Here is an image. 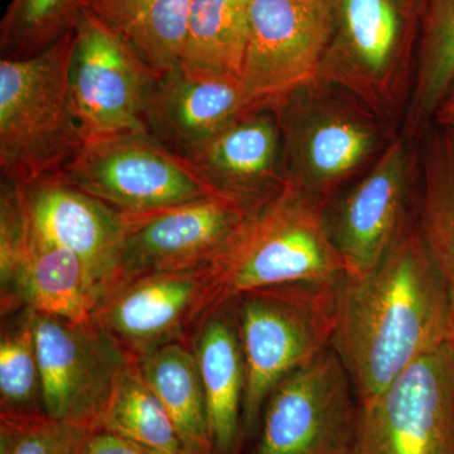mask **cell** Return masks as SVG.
<instances>
[{
    "mask_svg": "<svg viewBox=\"0 0 454 454\" xmlns=\"http://www.w3.org/2000/svg\"><path fill=\"white\" fill-rule=\"evenodd\" d=\"M92 430L46 414H2L0 454H80Z\"/></svg>",
    "mask_w": 454,
    "mask_h": 454,
    "instance_id": "f1b7e54d",
    "label": "cell"
},
{
    "mask_svg": "<svg viewBox=\"0 0 454 454\" xmlns=\"http://www.w3.org/2000/svg\"><path fill=\"white\" fill-rule=\"evenodd\" d=\"M448 340L443 284L415 214L378 267L340 280L333 348L365 404Z\"/></svg>",
    "mask_w": 454,
    "mask_h": 454,
    "instance_id": "6da1fadb",
    "label": "cell"
},
{
    "mask_svg": "<svg viewBox=\"0 0 454 454\" xmlns=\"http://www.w3.org/2000/svg\"><path fill=\"white\" fill-rule=\"evenodd\" d=\"M334 27V0H250L240 80L254 109L278 110L316 82Z\"/></svg>",
    "mask_w": 454,
    "mask_h": 454,
    "instance_id": "8fae6325",
    "label": "cell"
},
{
    "mask_svg": "<svg viewBox=\"0 0 454 454\" xmlns=\"http://www.w3.org/2000/svg\"><path fill=\"white\" fill-rule=\"evenodd\" d=\"M212 309L206 265L133 278L98 304L92 319L129 356L139 358L169 343L184 342L188 330Z\"/></svg>",
    "mask_w": 454,
    "mask_h": 454,
    "instance_id": "9a60e30c",
    "label": "cell"
},
{
    "mask_svg": "<svg viewBox=\"0 0 454 454\" xmlns=\"http://www.w3.org/2000/svg\"><path fill=\"white\" fill-rule=\"evenodd\" d=\"M286 184L328 205L372 168L394 139L391 122L342 90L313 82L279 109Z\"/></svg>",
    "mask_w": 454,
    "mask_h": 454,
    "instance_id": "5b68a950",
    "label": "cell"
},
{
    "mask_svg": "<svg viewBox=\"0 0 454 454\" xmlns=\"http://www.w3.org/2000/svg\"><path fill=\"white\" fill-rule=\"evenodd\" d=\"M3 325L0 339V403L2 414H44L41 372L35 346V312L23 309Z\"/></svg>",
    "mask_w": 454,
    "mask_h": 454,
    "instance_id": "4316f807",
    "label": "cell"
},
{
    "mask_svg": "<svg viewBox=\"0 0 454 454\" xmlns=\"http://www.w3.org/2000/svg\"><path fill=\"white\" fill-rule=\"evenodd\" d=\"M193 351L207 402L215 453L239 454L247 367L232 301L203 317Z\"/></svg>",
    "mask_w": 454,
    "mask_h": 454,
    "instance_id": "d6986e66",
    "label": "cell"
},
{
    "mask_svg": "<svg viewBox=\"0 0 454 454\" xmlns=\"http://www.w3.org/2000/svg\"><path fill=\"white\" fill-rule=\"evenodd\" d=\"M414 134L394 137L372 168L325 207V223L346 262V276L363 277L390 253L414 219L419 148Z\"/></svg>",
    "mask_w": 454,
    "mask_h": 454,
    "instance_id": "30bf717a",
    "label": "cell"
},
{
    "mask_svg": "<svg viewBox=\"0 0 454 454\" xmlns=\"http://www.w3.org/2000/svg\"><path fill=\"white\" fill-rule=\"evenodd\" d=\"M325 207L286 184L279 196L247 215L207 265L214 309L268 286L342 280L348 268L328 232Z\"/></svg>",
    "mask_w": 454,
    "mask_h": 454,
    "instance_id": "7a4b0ae2",
    "label": "cell"
},
{
    "mask_svg": "<svg viewBox=\"0 0 454 454\" xmlns=\"http://www.w3.org/2000/svg\"><path fill=\"white\" fill-rule=\"evenodd\" d=\"M22 187L33 229L82 262L100 304L121 284V212L57 176Z\"/></svg>",
    "mask_w": 454,
    "mask_h": 454,
    "instance_id": "2e32d148",
    "label": "cell"
},
{
    "mask_svg": "<svg viewBox=\"0 0 454 454\" xmlns=\"http://www.w3.org/2000/svg\"><path fill=\"white\" fill-rule=\"evenodd\" d=\"M98 429L160 454H187L168 411L145 380L136 357L122 369Z\"/></svg>",
    "mask_w": 454,
    "mask_h": 454,
    "instance_id": "484cf974",
    "label": "cell"
},
{
    "mask_svg": "<svg viewBox=\"0 0 454 454\" xmlns=\"http://www.w3.org/2000/svg\"><path fill=\"white\" fill-rule=\"evenodd\" d=\"M137 360L145 380L168 411L186 453L216 454L195 351L179 340Z\"/></svg>",
    "mask_w": 454,
    "mask_h": 454,
    "instance_id": "7402d4cb",
    "label": "cell"
},
{
    "mask_svg": "<svg viewBox=\"0 0 454 454\" xmlns=\"http://www.w3.org/2000/svg\"><path fill=\"white\" fill-rule=\"evenodd\" d=\"M74 29L37 55L0 61V168L20 184L59 175L85 145L70 94Z\"/></svg>",
    "mask_w": 454,
    "mask_h": 454,
    "instance_id": "3957f363",
    "label": "cell"
},
{
    "mask_svg": "<svg viewBox=\"0 0 454 454\" xmlns=\"http://www.w3.org/2000/svg\"><path fill=\"white\" fill-rule=\"evenodd\" d=\"M214 187L258 211L286 184L282 128L277 110L245 114L191 158Z\"/></svg>",
    "mask_w": 454,
    "mask_h": 454,
    "instance_id": "ac0fdd59",
    "label": "cell"
},
{
    "mask_svg": "<svg viewBox=\"0 0 454 454\" xmlns=\"http://www.w3.org/2000/svg\"><path fill=\"white\" fill-rule=\"evenodd\" d=\"M158 74L118 32L82 9L74 27L70 94L85 143L149 133L146 103Z\"/></svg>",
    "mask_w": 454,
    "mask_h": 454,
    "instance_id": "9c48e42d",
    "label": "cell"
},
{
    "mask_svg": "<svg viewBox=\"0 0 454 454\" xmlns=\"http://www.w3.org/2000/svg\"><path fill=\"white\" fill-rule=\"evenodd\" d=\"M417 2L334 0L333 37L316 82L342 90L385 121H395L413 91Z\"/></svg>",
    "mask_w": 454,
    "mask_h": 454,
    "instance_id": "8992f818",
    "label": "cell"
},
{
    "mask_svg": "<svg viewBox=\"0 0 454 454\" xmlns=\"http://www.w3.org/2000/svg\"><path fill=\"white\" fill-rule=\"evenodd\" d=\"M121 215L124 284L145 274L206 267L249 214L230 197L215 195L162 210Z\"/></svg>",
    "mask_w": 454,
    "mask_h": 454,
    "instance_id": "5bb4252c",
    "label": "cell"
},
{
    "mask_svg": "<svg viewBox=\"0 0 454 454\" xmlns=\"http://www.w3.org/2000/svg\"><path fill=\"white\" fill-rule=\"evenodd\" d=\"M56 176L121 214H145L223 195L192 160L151 133L86 142Z\"/></svg>",
    "mask_w": 454,
    "mask_h": 454,
    "instance_id": "52a82bcc",
    "label": "cell"
},
{
    "mask_svg": "<svg viewBox=\"0 0 454 454\" xmlns=\"http://www.w3.org/2000/svg\"><path fill=\"white\" fill-rule=\"evenodd\" d=\"M85 0H9L0 23L2 59L37 55L74 31Z\"/></svg>",
    "mask_w": 454,
    "mask_h": 454,
    "instance_id": "83f0119b",
    "label": "cell"
},
{
    "mask_svg": "<svg viewBox=\"0 0 454 454\" xmlns=\"http://www.w3.org/2000/svg\"><path fill=\"white\" fill-rule=\"evenodd\" d=\"M422 133L418 223L443 284L454 345V130L430 122Z\"/></svg>",
    "mask_w": 454,
    "mask_h": 454,
    "instance_id": "44dd1931",
    "label": "cell"
},
{
    "mask_svg": "<svg viewBox=\"0 0 454 454\" xmlns=\"http://www.w3.org/2000/svg\"><path fill=\"white\" fill-rule=\"evenodd\" d=\"M98 307L97 294L82 262L32 226L25 264L11 298L2 306V316L29 309L86 324L92 321Z\"/></svg>",
    "mask_w": 454,
    "mask_h": 454,
    "instance_id": "ffe728a7",
    "label": "cell"
},
{
    "mask_svg": "<svg viewBox=\"0 0 454 454\" xmlns=\"http://www.w3.org/2000/svg\"><path fill=\"white\" fill-rule=\"evenodd\" d=\"M340 283L284 284L230 301L247 367L243 438L258 432L262 409L277 385L333 348Z\"/></svg>",
    "mask_w": 454,
    "mask_h": 454,
    "instance_id": "277c9868",
    "label": "cell"
},
{
    "mask_svg": "<svg viewBox=\"0 0 454 454\" xmlns=\"http://www.w3.org/2000/svg\"><path fill=\"white\" fill-rule=\"evenodd\" d=\"M85 8L118 32L155 73L179 64L191 0H85Z\"/></svg>",
    "mask_w": 454,
    "mask_h": 454,
    "instance_id": "603a6c76",
    "label": "cell"
},
{
    "mask_svg": "<svg viewBox=\"0 0 454 454\" xmlns=\"http://www.w3.org/2000/svg\"><path fill=\"white\" fill-rule=\"evenodd\" d=\"M454 130V82L433 115L432 121ZM429 122V124H430Z\"/></svg>",
    "mask_w": 454,
    "mask_h": 454,
    "instance_id": "1f68e13d",
    "label": "cell"
},
{
    "mask_svg": "<svg viewBox=\"0 0 454 454\" xmlns=\"http://www.w3.org/2000/svg\"><path fill=\"white\" fill-rule=\"evenodd\" d=\"M254 107L241 80L181 64L158 74L145 109L149 133L188 160Z\"/></svg>",
    "mask_w": 454,
    "mask_h": 454,
    "instance_id": "e0dca14e",
    "label": "cell"
},
{
    "mask_svg": "<svg viewBox=\"0 0 454 454\" xmlns=\"http://www.w3.org/2000/svg\"><path fill=\"white\" fill-rule=\"evenodd\" d=\"M358 422L354 381L330 348L271 391L252 454H355Z\"/></svg>",
    "mask_w": 454,
    "mask_h": 454,
    "instance_id": "ba28073f",
    "label": "cell"
},
{
    "mask_svg": "<svg viewBox=\"0 0 454 454\" xmlns=\"http://www.w3.org/2000/svg\"><path fill=\"white\" fill-rule=\"evenodd\" d=\"M420 33L405 130L417 136L454 82V0H419Z\"/></svg>",
    "mask_w": 454,
    "mask_h": 454,
    "instance_id": "d4e9b609",
    "label": "cell"
},
{
    "mask_svg": "<svg viewBox=\"0 0 454 454\" xmlns=\"http://www.w3.org/2000/svg\"><path fill=\"white\" fill-rule=\"evenodd\" d=\"M355 454H454V345L450 340L360 404Z\"/></svg>",
    "mask_w": 454,
    "mask_h": 454,
    "instance_id": "7c38bea8",
    "label": "cell"
},
{
    "mask_svg": "<svg viewBox=\"0 0 454 454\" xmlns=\"http://www.w3.org/2000/svg\"><path fill=\"white\" fill-rule=\"evenodd\" d=\"M250 0H191L179 64L200 73L240 79Z\"/></svg>",
    "mask_w": 454,
    "mask_h": 454,
    "instance_id": "cb8c5ba5",
    "label": "cell"
},
{
    "mask_svg": "<svg viewBox=\"0 0 454 454\" xmlns=\"http://www.w3.org/2000/svg\"><path fill=\"white\" fill-rule=\"evenodd\" d=\"M80 454H160L136 442L107 432L104 429L92 430L86 439Z\"/></svg>",
    "mask_w": 454,
    "mask_h": 454,
    "instance_id": "4dcf8cb0",
    "label": "cell"
},
{
    "mask_svg": "<svg viewBox=\"0 0 454 454\" xmlns=\"http://www.w3.org/2000/svg\"><path fill=\"white\" fill-rule=\"evenodd\" d=\"M33 325L44 414L98 429L119 376L133 356L94 319L76 324L35 312Z\"/></svg>",
    "mask_w": 454,
    "mask_h": 454,
    "instance_id": "4fadbf2b",
    "label": "cell"
},
{
    "mask_svg": "<svg viewBox=\"0 0 454 454\" xmlns=\"http://www.w3.org/2000/svg\"><path fill=\"white\" fill-rule=\"evenodd\" d=\"M32 225L22 184L2 177L0 188V292L7 303L22 270Z\"/></svg>",
    "mask_w": 454,
    "mask_h": 454,
    "instance_id": "f546056e",
    "label": "cell"
}]
</instances>
